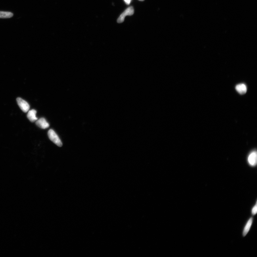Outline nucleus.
<instances>
[{"mask_svg":"<svg viewBox=\"0 0 257 257\" xmlns=\"http://www.w3.org/2000/svg\"><path fill=\"white\" fill-rule=\"evenodd\" d=\"M48 134L49 139L53 143L55 144L58 147H62V145L61 140L60 139L58 135L56 134L55 131L53 130V129H50L48 132Z\"/></svg>","mask_w":257,"mask_h":257,"instance_id":"f257e3e1","label":"nucleus"},{"mask_svg":"<svg viewBox=\"0 0 257 257\" xmlns=\"http://www.w3.org/2000/svg\"><path fill=\"white\" fill-rule=\"evenodd\" d=\"M18 105L22 111L25 112H28L30 109V106L28 103L24 100L20 98L16 99Z\"/></svg>","mask_w":257,"mask_h":257,"instance_id":"7ed1b4c3","label":"nucleus"},{"mask_svg":"<svg viewBox=\"0 0 257 257\" xmlns=\"http://www.w3.org/2000/svg\"><path fill=\"white\" fill-rule=\"evenodd\" d=\"M36 113L37 111L33 109L29 111L27 114V117L31 122H34L37 120L36 116Z\"/></svg>","mask_w":257,"mask_h":257,"instance_id":"0eeeda50","label":"nucleus"},{"mask_svg":"<svg viewBox=\"0 0 257 257\" xmlns=\"http://www.w3.org/2000/svg\"><path fill=\"white\" fill-rule=\"evenodd\" d=\"M134 10L133 7H130L127 8L121 14L117 20V22L119 23L124 22L125 16H132L134 13Z\"/></svg>","mask_w":257,"mask_h":257,"instance_id":"f03ea898","label":"nucleus"},{"mask_svg":"<svg viewBox=\"0 0 257 257\" xmlns=\"http://www.w3.org/2000/svg\"><path fill=\"white\" fill-rule=\"evenodd\" d=\"M252 221L253 218H251L248 221L247 223H246V224L245 227H244L243 232V235L244 237H245V236L247 235L248 232L249 231L250 227L252 226Z\"/></svg>","mask_w":257,"mask_h":257,"instance_id":"6e6552de","label":"nucleus"},{"mask_svg":"<svg viewBox=\"0 0 257 257\" xmlns=\"http://www.w3.org/2000/svg\"><path fill=\"white\" fill-rule=\"evenodd\" d=\"M236 90L241 95H244L246 93L247 91V87L244 84H240L236 86Z\"/></svg>","mask_w":257,"mask_h":257,"instance_id":"423d86ee","label":"nucleus"},{"mask_svg":"<svg viewBox=\"0 0 257 257\" xmlns=\"http://www.w3.org/2000/svg\"><path fill=\"white\" fill-rule=\"evenodd\" d=\"M139 1H145V0H139Z\"/></svg>","mask_w":257,"mask_h":257,"instance_id":"f8f14e48","label":"nucleus"},{"mask_svg":"<svg viewBox=\"0 0 257 257\" xmlns=\"http://www.w3.org/2000/svg\"><path fill=\"white\" fill-rule=\"evenodd\" d=\"M131 0H124V1L127 5H129L130 4Z\"/></svg>","mask_w":257,"mask_h":257,"instance_id":"9b49d317","label":"nucleus"},{"mask_svg":"<svg viewBox=\"0 0 257 257\" xmlns=\"http://www.w3.org/2000/svg\"><path fill=\"white\" fill-rule=\"evenodd\" d=\"M36 124L40 128L42 129H45L48 128L49 127V124L45 119L44 118H41L39 120H37L36 122Z\"/></svg>","mask_w":257,"mask_h":257,"instance_id":"39448f33","label":"nucleus"},{"mask_svg":"<svg viewBox=\"0 0 257 257\" xmlns=\"http://www.w3.org/2000/svg\"><path fill=\"white\" fill-rule=\"evenodd\" d=\"M248 161L251 166H255L257 164V154L256 152L254 151L251 153L248 156Z\"/></svg>","mask_w":257,"mask_h":257,"instance_id":"20e7f679","label":"nucleus"},{"mask_svg":"<svg viewBox=\"0 0 257 257\" xmlns=\"http://www.w3.org/2000/svg\"><path fill=\"white\" fill-rule=\"evenodd\" d=\"M13 16V14L10 12L0 11V18H9Z\"/></svg>","mask_w":257,"mask_h":257,"instance_id":"1a4fd4ad","label":"nucleus"},{"mask_svg":"<svg viewBox=\"0 0 257 257\" xmlns=\"http://www.w3.org/2000/svg\"><path fill=\"white\" fill-rule=\"evenodd\" d=\"M257 212V204H256L255 205L254 207L252 208V215H256V214Z\"/></svg>","mask_w":257,"mask_h":257,"instance_id":"9d476101","label":"nucleus"}]
</instances>
